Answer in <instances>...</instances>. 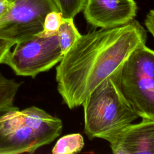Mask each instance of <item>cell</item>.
Masks as SVG:
<instances>
[{
	"mask_svg": "<svg viewBox=\"0 0 154 154\" xmlns=\"http://www.w3.org/2000/svg\"><path fill=\"white\" fill-rule=\"evenodd\" d=\"M21 83L5 77L0 72V114L17 109L14 105Z\"/></svg>",
	"mask_w": 154,
	"mask_h": 154,
	"instance_id": "9c48e42d",
	"label": "cell"
},
{
	"mask_svg": "<svg viewBox=\"0 0 154 154\" xmlns=\"http://www.w3.org/2000/svg\"><path fill=\"white\" fill-rule=\"evenodd\" d=\"M62 19L63 16L61 12L58 11L49 12L45 17L42 31L37 35L41 37H48L57 35Z\"/></svg>",
	"mask_w": 154,
	"mask_h": 154,
	"instance_id": "4fadbf2b",
	"label": "cell"
},
{
	"mask_svg": "<svg viewBox=\"0 0 154 154\" xmlns=\"http://www.w3.org/2000/svg\"><path fill=\"white\" fill-rule=\"evenodd\" d=\"M137 10L135 0H85L83 13L88 24L108 29L131 22Z\"/></svg>",
	"mask_w": 154,
	"mask_h": 154,
	"instance_id": "52a82bcc",
	"label": "cell"
},
{
	"mask_svg": "<svg viewBox=\"0 0 154 154\" xmlns=\"http://www.w3.org/2000/svg\"><path fill=\"white\" fill-rule=\"evenodd\" d=\"M144 25L154 38V9L150 10L146 14Z\"/></svg>",
	"mask_w": 154,
	"mask_h": 154,
	"instance_id": "9a60e30c",
	"label": "cell"
},
{
	"mask_svg": "<svg viewBox=\"0 0 154 154\" xmlns=\"http://www.w3.org/2000/svg\"><path fill=\"white\" fill-rule=\"evenodd\" d=\"M120 84L138 116L154 120V51L146 44L135 49L120 70Z\"/></svg>",
	"mask_w": 154,
	"mask_h": 154,
	"instance_id": "277c9868",
	"label": "cell"
},
{
	"mask_svg": "<svg viewBox=\"0 0 154 154\" xmlns=\"http://www.w3.org/2000/svg\"><path fill=\"white\" fill-rule=\"evenodd\" d=\"M16 43L14 41L0 38V64H3L8 53Z\"/></svg>",
	"mask_w": 154,
	"mask_h": 154,
	"instance_id": "5bb4252c",
	"label": "cell"
},
{
	"mask_svg": "<svg viewBox=\"0 0 154 154\" xmlns=\"http://www.w3.org/2000/svg\"><path fill=\"white\" fill-rule=\"evenodd\" d=\"M120 73L99 84L82 104L84 132L90 140H105L139 117L122 91Z\"/></svg>",
	"mask_w": 154,
	"mask_h": 154,
	"instance_id": "3957f363",
	"label": "cell"
},
{
	"mask_svg": "<svg viewBox=\"0 0 154 154\" xmlns=\"http://www.w3.org/2000/svg\"><path fill=\"white\" fill-rule=\"evenodd\" d=\"M105 140L114 154H154V120L131 123Z\"/></svg>",
	"mask_w": 154,
	"mask_h": 154,
	"instance_id": "ba28073f",
	"label": "cell"
},
{
	"mask_svg": "<svg viewBox=\"0 0 154 154\" xmlns=\"http://www.w3.org/2000/svg\"><path fill=\"white\" fill-rule=\"evenodd\" d=\"M84 146V141L80 134H71L60 138L52 150L54 154H73L79 152Z\"/></svg>",
	"mask_w": 154,
	"mask_h": 154,
	"instance_id": "8fae6325",
	"label": "cell"
},
{
	"mask_svg": "<svg viewBox=\"0 0 154 154\" xmlns=\"http://www.w3.org/2000/svg\"><path fill=\"white\" fill-rule=\"evenodd\" d=\"M61 119L32 106L0 114V154L32 153L61 134Z\"/></svg>",
	"mask_w": 154,
	"mask_h": 154,
	"instance_id": "7a4b0ae2",
	"label": "cell"
},
{
	"mask_svg": "<svg viewBox=\"0 0 154 154\" xmlns=\"http://www.w3.org/2000/svg\"><path fill=\"white\" fill-rule=\"evenodd\" d=\"M8 2V10L0 17V38L16 43L37 35L43 29L47 14L58 11L52 0Z\"/></svg>",
	"mask_w": 154,
	"mask_h": 154,
	"instance_id": "8992f818",
	"label": "cell"
},
{
	"mask_svg": "<svg viewBox=\"0 0 154 154\" xmlns=\"http://www.w3.org/2000/svg\"><path fill=\"white\" fill-rule=\"evenodd\" d=\"M58 10L61 13L63 18L73 19L81 12L85 0H52Z\"/></svg>",
	"mask_w": 154,
	"mask_h": 154,
	"instance_id": "7c38bea8",
	"label": "cell"
},
{
	"mask_svg": "<svg viewBox=\"0 0 154 154\" xmlns=\"http://www.w3.org/2000/svg\"><path fill=\"white\" fill-rule=\"evenodd\" d=\"M14 46L3 64L10 66L19 76L35 78L60 63L64 55L58 35L48 37L35 35L16 43Z\"/></svg>",
	"mask_w": 154,
	"mask_h": 154,
	"instance_id": "5b68a950",
	"label": "cell"
},
{
	"mask_svg": "<svg viewBox=\"0 0 154 154\" xmlns=\"http://www.w3.org/2000/svg\"><path fill=\"white\" fill-rule=\"evenodd\" d=\"M146 40V31L135 19L81 35L56 67L57 90L63 102L69 109L82 105L95 88L120 71Z\"/></svg>",
	"mask_w": 154,
	"mask_h": 154,
	"instance_id": "6da1fadb",
	"label": "cell"
},
{
	"mask_svg": "<svg viewBox=\"0 0 154 154\" xmlns=\"http://www.w3.org/2000/svg\"><path fill=\"white\" fill-rule=\"evenodd\" d=\"M57 35L63 54L66 53L81 36L75 25L73 19L70 18H63Z\"/></svg>",
	"mask_w": 154,
	"mask_h": 154,
	"instance_id": "30bf717a",
	"label": "cell"
},
{
	"mask_svg": "<svg viewBox=\"0 0 154 154\" xmlns=\"http://www.w3.org/2000/svg\"><path fill=\"white\" fill-rule=\"evenodd\" d=\"M9 8L8 0H0V17L4 15Z\"/></svg>",
	"mask_w": 154,
	"mask_h": 154,
	"instance_id": "2e32d148",
	"label": "cell"
}]
</instances>
